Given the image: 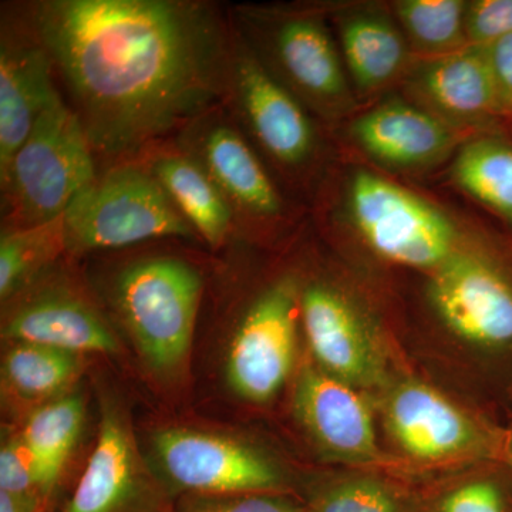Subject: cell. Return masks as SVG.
I'll list each match as a JSON object with an SVG mask.
<instances>
[{
  "instance_id": "cell-2",
  "label": "cell",
  "mask_w": 512,
  "mask_h": 512,
  "mask_svg": "<svg viewBox=\"0 0 512 512\" xmlns=\"http://www.w3.org/2000/svg\"><path fill=\"white\" fill-rule=\"evenodd\" d=\"M161 242L124 249L101 292L148 369L163 379L183 372L207 292L204 265L190 248ZM201 248V247H200Z\"/></svg>"
},
{
  "instance_id": "cell-25",
  "label": "cell",
  "mask_w": 512,
  "mask_h": 512,
  "mask_svg": "<svg viewBox=\"0 0 512 512\" xmlns=\"http://www.w3.org/2000/svg\"><path fill=\"white\" fill-rule=\"evenodd\" d=\"M69 255L64 214L46 224L0 229V301L6 303Z\"/></svg>"
},
{
  "instance_id": "cell-1",
  "label": "cell",
  "mask_w": 512,
  "mask_h": 512,
  "mask_svg": "<svg viewBox=\"0 0 512 512\" xmlns=\"http://www.w3.org/2000/svg\"><path fill=\"white\" fill-rule=\"evenodd\" d=\"M99 170L171 140L227 100L234 28L214 0H19Z\"/></svg>"
},
{
  "instance_id": "cell-23",
  "label": "cell",
  "mask_w": 512,
  "mask_h": 512,
  "mask_svg": "<svg viewBox=\"0 0 512 512\" xmlns=\"http://www.w3.org/2000/svg\"><path fill=\"white\" fill-rule=\"evenodd\" d=\"M83 356L12 342L2 360L3 390L16 402L43 404L64 396L83 370Z\"/></svg>"
},
{
  "instance_id": "cell-8",
  "label": "cell",
  "mask_w": 512,
  "mask_h": 512,
  "mask_svg": "<svg viewBox=\"0 0 512 512\" xmlns=\"http://www.w3.org/2000/svg\"><path fill=\"white\" fill-rule=\"evenodd\" d=\"M343 211L367 247L392 264L430 274L464 248L446 212L373 171L350 175Z\"/></svg>"
},
{
  "instance_id": "cell-3",
  "label": "cell",
  "mask_w": 512,
  "mask_h": 512,
  "mask_svg": "<svg viewBox=\"0 0 512 512\" xmlns=\"http://www.w3.org/2000/svg\"><path fill=\"white\" fill-rule=\"evenodd\" d=\"M232 28L266 72L319 121L356 107L338 39L323 6L229 5Z\"/></svg>"
},
{
  "instance_id": "cell-14",
  "label": "cell",
  "mask_w": 512,
  "mask_h": 512,
  "mask_svg": "<svg viewBox=\"0 0 512 512\" xmlns=\"http://www.w3.org/2000/svg\"><path fill=\"white\" fill-rule=\"evenodd\" d=\"M301 328L322 372L357 390L389 386L386 356L372 322L335 282L302 279Z\"/></svg>"
},
{
  "instance_id": "cell-12",
  "label": "cell",
  "mask_w": 512,
  "mask_h": 512,
  "mask_svg": "<svg viewBox=\"0 0 512 512\" xmlns=\"http://www.w3.org/2000/svg\"><path fill=\"white\" fill-rule=\"evenodd\" d=\"M384 427L407 457L424 464L488 460L501 454V439L446 394L420 380L386 387Z\"/></svg>"
},
{
  "instance_id": "cell-31",
  "label": "cell",
  "mask_w": 512,
  "mask_h": 512,
  "mask_svg": "<svg viewBox=\"0 0 512 512\" xmlns=\"http://www.w3.org/2000/svg\"><path fill=\"white\" fill-rule=\"evenodd\" d=\"M512 33V0H471L467 5L470 45H490Z\"/></svg>"
},
{
  "instance_id": "cell-22",
  "label": "cell",
  "mask_w": 512,
  "mask_h": 512,
  "mask_svg": "<svg viewBox=\"0 0 512 512\" xmlns=\"http://www.w3.org/2000/svg\"><path fill=\"white\" fill-rule=\"evenodd\" d=\"M86 404L79 393L36 407L20 431L35 466L40 490L52 504L53 494L82 434Z\"/></svg>"
},
{
  "instance_id": "cell-24",
  "label": "cell",
  "mask_w": 512,
  "mask_h": 512,
  "mask_svg": "<svg viewBox=\"0 0 512 512\" xmlns=\"http://www.w3.org/2000/svg\"><path fill=\"white\" fill-rule=\"evenodd\" d=\"M451 180L464 194L512 222V144L481 136L458 147Z\"/></svg>"
},
{
  "instance_id": "cell-5",
  "label": "cell",
  "mask_w": 512,
  "mask_h": 512,
  "mask_svg": "<svg viewBox=\"0 0 512 512\" xmlns=\"http://www.w3.org/2000/svg\"><path fill=\"white\" fill-rule=\"evenodd\" d=\"M234 36L225 109L284 191L308 194L325 151L319 120Z\"/></svg>"
},
{
  "instance_id": "cell-13",
  "label": "cell",
  "mask_w": 512,
  "mask_h": 512,
  "mask_svg": "<svg viewBox=\"0 0 512 512\" xmlns=\"http://www.w3.org/2000/svg\"><path fill=\"white\" fill-rule=\"evenodd\" d=\"M427 298L461 342L485 352L512 350V278L491 256L461 249L430 272Z\"/></svg>"
},
{
  "instance_id": "cell-28",
  "label": "cell",
  "mask_w": 512,
  "mask_h": 512,
  "mask_svg": "<svg viewBox=\"0 0 512 512\" xmlns=\"http://www.w3.org/2000/svg\"><path fill=\"white\" fill-rule=\"evenodd\" d=\"M419 512H512V503L503 481L478 476L443 488Z\"/></svg>"
},
{
  "instance_id": "cell-10",
  "label": "cell",
  "mask_w": 512,
  "mask_h": 512,
  "mask_svg": "<svg viewBox=\"0 0 512 512\" xmlns=\"http://www.w3.org/2000/svg\"><path fill=\"white\" fill-rule=\"evenodd\" d=\"M67 255L42 278L3 303L2 335L8 343L49 346L84 355H114L120 343L92 293L69 271Z\"/></svg>"
},
{
  "instance_id": "cell-17",
  "label": "cell",
  "mask_w": 512,
  "mask_h": 512,
  "mask_svg": "<svg viewBox=\"0 0 512 512\" xmlns=\"http://www.w3.org/2000/svg\"><path fill=\"white\" fill-rule=\"evenodd\" d=\"M293 412L315 446L330 460L357 466L383 461L365 397L319 367L306 365L299 373Z\"/></svg>"
},
{
  "instance_id": "cell-30",
  "label": "cell",
  "mask_w": 512,
  "mask_h": 512,
  "mask_svg": "<svg viewBox=\"0 0 512 512\" xmlns=\"http://www.w3.org/2000/svg\"><path fill=\"white\" fill-rule=\"evenodd\" d=\"M177 512H306L285 493L185 495Z\"/></svg>"
},
{
  "instance_id": "cell-11",
  "label": "cell",
  "mask_w": 512,
  "mask_h": 512,
  "mask_svg": "<svg viewBox=\"0 0 512 512\" xmlns=\"http://www.w3.org/2000/svg\"><path fill=\"white\" fill-rule=\"evenodd\" d=\"M151 446L157 476L171 494H288L281 468L231 437L174 427L157 431Z\"/></svg>"
},
{
  "instance_id": "cell-32",
  "label": "cell",
  "mask_w": 512,
  "mask_h": 512,
  "mask_svg": "<svg viewBox=\"0 0 512 512\" xmlns=\"http://www.w3.org/2000/svg\"><path fill=\"white\" fill-rule=\"evenodd\" d=\"M493 67L503 113H512V33L485 45Z\"/></svg>"
},
{
  "instance_id": "cell-19",
  "label": "cell",
  "mask_w": 512,
  "mask_h": 512,
  "mask_svg": "<svg viewBox=\"0 0 512 512\" xmlns=\"http://www.w3.org/2000/svg\"><path fill=\"white\" fill-rule=\"evenodd\" d=\"M407 77L424 109L447 123H477L503 113L485 46L468 45L448 55L424 57L410 67Z\"/></svg>"
},
{
  "instance_id": "cell-15",
  "label": "cell",
  "mask_w": 512,
  "mask_h": 512,
  "mask_svg": "<svg viewBox=\"0 0 512 512\" xmlns=\"http://www.w3.org/2000/svg\"><path fill=\"white\" fill-rule=\"evenodd\" d=\"M171 495L144 464L126 413L104 400L92 456L57 512H177Z\"/></svg>"
},
{
  "instance_id": "cell-27",
  "label": "cell",
  "mask_w": 512,
  "mask_h": 512,
  "mask_svg": "<svg viewBox=\"0 0 512 512\" xmlns=\"http://www.w3.org/2000/svg\"><path fill=\"white\" fill-rule=\"evenodd\" d=\"M306 512H419L420 505L400 488L375 476H346L320 485Z\"/></svg>"
},
{
  "instance_id": "cell-34",
  "label": "cell",
  "mask_w": 512,
  "mask_h": 512,
  "mask_svg": "<svg viewBox=\"0 0 512 512\" xmlns=\"http://www.w3.org/2000/svg\"><path fill=\"white\" fill-rule=\"evenodd\" d=\"M500 460H503L512 471V431L504 436L503 441H501Z\"/></svg>"
},
{
  "instance_id": "cell-20",
  "label": "cell",
  "mask_w": 512,
  "mask_h": 512,
  "mask_svg": "<svg viewBox=\"0 0 512 512\" xmlns=\"http://www.w3.org/2000/svg\"><path fill=\"white\" fill-rule=\"evenodd\" d=\"M328 16L335 23L356 99H370L409 73V42L389 12L377 6H353L333 10Z\"/></svg>"
},
{
  "instance_id": "cell-16",
  "label": "cell",
  "mask_w": 512,
  "mask_h": 512,
  "mask_svg": "<svg viewBox=\"0 0 512 512\" xmlns=\"http://www.w3.org/2000/svg\"><path fill=\"white\" fill-rule=\"evenodd\" d=\"M62 99L45 46L10 2L0 8V173L37 119Z\"/></svg>"
},
{
  "instance_id": "cell-26",
  "label": "cell",
  "mask_w": 512,
  "mask_h": 512,
  "mask_svg": "<svg viewBox=\"0 0 512 512\" xmlns=\"http://www.w3.org/2000/svg\"><path fill=\"white\" fill-rule=\"evenodd\" d=\"M464 0H399L393 5L410 49L424 57L458 52L470 45Z\"/></svg>"
},
{
  "instance_id": "cell-6",
  "label": "cell",
  "mask_w": 512,
  "mask_h": 512,
  "mask_svg": "<svg viewBox=\"0 0 512 512\" xmlns=\"http://www.w3.org/2000/svg\"><path fill=\"white\" fill-rule=\"evenodd\" d=\"M97 173L86 131L64 100L56 101L0 173V229L28 228L62 217Z\"/></svg>"
},
{
  "instance_id": "cell-4",
  "label": "cell",
  "mask_w": 512,
  "mask_h": 512,
  "mask_svg": "<svg viewBox=\"0 0 512 512\" xmlns=\"http://www.w3.org/2000/svg\"><path fill=\"white\" fill-rule=\"evenodd\" d=\"M64 227L67 252L76 259L160 241L204 248L140 158L99 170L64 212Z\"/></svg>"
},
{
  "instance_id": "cell-21",
  "label": "cell",
  "mask_w": 512,
  "mask_h": 512,
  "mask_svg": "<svg viewBox=\"0 0 512 512\" xmlns=\"http://www.w3.org/2000/svg\"><path fill=\"white\" fill-rule=\"evenodd\" d=\"M138 158L194 229L202 247L222 254L239 241L234 215L221 192L173 138L154 144Z\"/></svg>"
},
{
  "instance_id": "cell-18",
  "label": "cell",
  "mask_w": 512,
  "mask_h": 512,
  "mask_svg": "<svg viewBox=\"0 0 512 512\" xmlns=\"http://www.w3.org/2000/svg\"><path fill=\"white\" fill-rule=\"evenodd\" d=\"M348 131L353 144L373 163L402 173L440 164L458 144L453 124L400 99L382 101L359 114Z\"/></svg>"
},
{
  "instance_id": "cell-9",
  "label": "cell",
  "mask_w": 512,
  "mask_h": 512,
  "mask_svg": "<svg viewBox=\"0 0 512 512\" xmlns=\"http://www.w3.org/2000/svg\"><path fill=\"white\" fill-rule=\"evenodd\" d=\"M302 276L286 271L244 299L229 340L225 375L249 403L274 400L292 375L301 328Z\"/></svg>"
},
{
  "instance_id": "cell-29",
  "label": "cell",
  "mask_w": 512,
  "mask_h": 512,
  "mask_svg": "<svg viewBox=\"0 0 512 512\" xmlns=\"http://www.w3.org/2000/svg\"><path fill=\"white\" fill-rule=\"evenodd\" d=\"M0 491L26 503L45 505L50 510V503L40 490L32 457L20 434L9 436L0 448Z\"/></svg>"
},
{
  "instance_id": "cell-33",
  "label": "cell",
  "mask_w": 512,
  "mask_h": 512,
  "mask_svg": "<svg viewBox=\"0 0 512 512\" xmlns=\"http://www.w3.org/2000/svg\"><path fill=\"white\" fill-rule=\"evenodd\" d=\"M0 512H50L45 505L26 503L0 491Z\"/></svg>"
},
{
  "instance_id": "cell-7",
  "label": "cell",
  "mask_w": 512,
  "mask_h": 512,
  "mask_svg": "<svg viewBox=\"0 0 512 512\" xmlns=\"http://www.w3.org/2000/svg\"><path fill=\"white\" fill-rule=\"evenodd\" d=\"M173 140L221 192L234 215L239 241H269L293 227L295 205L224 104L192 120Z\"/></svg>"
}]
</instances>
